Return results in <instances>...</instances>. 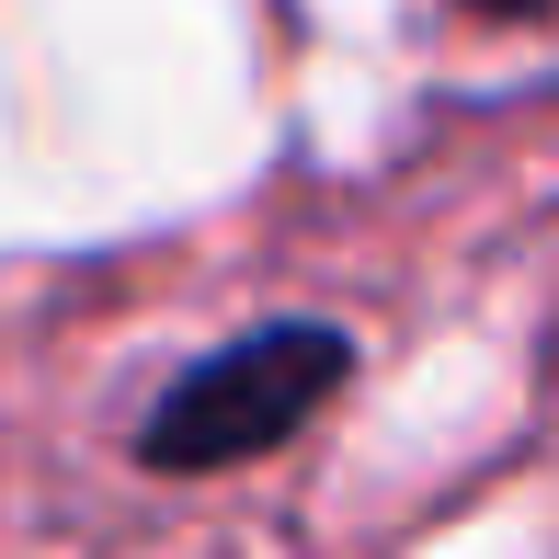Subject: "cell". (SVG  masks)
Masks as SVG:
<instances>
[{
  "mask_svg": "<svg viewBox=\"0 0 559 559\" xmlns=\"http://www.w3.org/2000/svg\"><path fill=\"white\" fill-rule=\"evenodd\" d=\"M354 343L332 332V320H263V332H240L228 354H206V366H183L160 400H148L138 423V456L171 479L194 468H240V456L286 445L297 423L320 412V400L343 389Z\"/></svg>",
  "mask_w": 559,
  "mask_h": 559,
  "instance_id": "1",
  "label": "cell"
},
{
  "mask_svg": "<svg viewBox=\"0 0 559 559\" xmlns=\"http://www.w3.org/2000/svg\"><path fill=\"white\" fill-rule=\"evenodd\" d=\"M468 12H502V23H525V12H559V0H468Z\"/></svg>",
  "mask_w": 559,
  "mask_h": 559,
  "instance_id": "2",
  "label": "cell"
}]
</instances>
